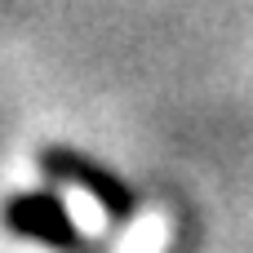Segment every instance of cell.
I'll use <instances>...</instances> for the list:
<instances>
[{
    "instance_id": "1",
    "label": "cell",
    "mask_w": 253,
    "mask_h": 253,
    "mask_svg": "<svg viewBox=\"0 0 253 253\" xmlns=\"http://www.w3.org/2000/svg\"><path fill=\"white\" fill-rule=\"evenodd\" d=\"M40 169L58 182L84 187V196H93L111 218H133V209H138V196L125 178H116L111 169H102L98 160H89L71 147H40Z\"/></svg>"
},
{
    "instance_id": "2",
    "label": "cell",
    "mask_w": 253,
    "mask_h": 253,
    "mask_svg": "<svg viewBox=\"0 0 253 253\" xmlns=\"http://www.w3.org/2000/svg\"><path fill=\"white\" fill-rule=\"evenodd\" d=\"M0 222H4L13 236L40 240V245H49V249H80V231H76L67 205H62L53 191H13V196L0 205Z\"/></svg>"
}]
</instances>
